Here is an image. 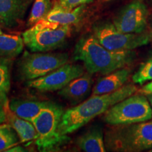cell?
<instances>
[{"instance_id": "obj_5", "label": "cell", "mask_w": 152, "mask_h": 152, "mask_svg": "<svg viewBox=\"0 0 152 152\" xmlns=\"http://www.w3.org/2000/svg\"><path fill=\"white\" fill-rule=\"evenodd\" d=\"M103 119L111 125L141 123L152 119V109L144 94H134L111 106Z\"/></svg>"}, {"instance_id": "obj_12", "label": "cell", "mask_w": 152, "mask_h": 152, "mask_svg": "<svg viewBox=\"0 0 152 152\" xmlns=\"http://www.w3.org/2000/svg\"><path fill=\"white\" fill-rule=\"evenodd\" d=\"M92 75L87 72L76 77L58 91V94L73 105L80 103L87 97L92 89Z\"/></svg>"}, {"instance_id": "obj_21", "label": "cell", "mask_w": 152, "mask_h": 152, "mask_svg": "<svg viewBox=\"0 0 152 152\" xmlns=\"http://www.w3.org/2000/svg\"><path fill=\"white\" fill-rule=\"evenodd\" d=\"M18 135L12 127L0 128V151H6L18 143Z\"/></svg>"}, {"instance_id": "obj_6", "label": "cell", "mask_w": 152, "mask_h": 152, "mask_svg": "<svg viewBox=\"0 0 152 152\" xmlns=\"http://www.w3.org/2000/svg\"><path fill=\"white\" fill-rule=\"evenodd\" d=\"M64 112L61 106L49 102L48 105L32 120L31 122L37 131L35 144L40 151H49L68 138L63 137L58 132Z\"/></svg>"}, {"instance_id": "obj_11", "label": "cell", "mask_w": 152, "mask_h": 152, "mask_svg": "<svg viewBox=\"0 0 152 152\" xmlns=\"http://www.w3.org/2000/svg\"><path fill=\"white\" fill-rule=\"evenodd\" d=\"M33 0H0V26L13 28L20 25Z\"/></svg>"}, {"instance_id": "obj_16", "label": "cell", "mask_w": 152, "mask_h": 152, "mask_svg": "<svg viewBox=\"0 0 152 152\" xmlns=\"http://www.w3.org/2000/svg\"><path fill=\"white\" fill-rule=\"evenodd\" d=\"M84 9L85 5H82L72 10H69L58 3L54 5L45 19L51 22L71 26L77 23L80 20Z\"/></svg>"}, {"instance_id": "obj_8", "label": "cell", "mask_w": 152, "mask_h": 152, "mask_svg": "<svg viewBox=\"0 0 152 152\" xmlns=\"http://www.w3.org/2000/svg\"><path fill=\"white\" fill-rule=\"evenodd\" d=\"M68 61L66 53L26 52L18 64V72L22 80H31L47 75Z\"/></svg>"}, {"instance_id": "obj_15", "label": "cell", "mask_w": 152, "mask_h": 152, "mask_svg": "<svg viewBox=\"0 0 152 152\" xmlns=\"http://www.w3.org/2000/svg\"><path fill=\"white\" fill-rule=\"evenodd\" d=\"M76 144L85 152L106 151L103 131L100 126H92L84 134L80 136Z\"/></svg>"}, {"instance_id": "obj_13", "label": "cell", "mask_w": 152, "mask_h": 152, "mask_svg": "<svg viewBox=\"0 0 152 152\" xmlns=\"http://www.w3.org/2000/svg\"><path fill=\"white\" fill-rule=\"evenodd\" d=\"M130 75V70L127 67L120 68L106 75L98 81L93 88V95L109 94L119 90L124 86Z\"/></svg>"}, {"instance_id": "obj_24", "label": "cell", "mask_w": 152, "mask_h": 152, "mask_svg": "<svg viewBox=\"0 0 152 152\" xmlns=\"http://www.w3.org/2000/svg\"><path fill=\"white\" fill-rule=\"evenodd\" d=\"M137 92L140 94H152V80L150 83H147L145 85H144L143 87L140 89V90H137Z\"/></svg>"}, {"instance_id": "obj_2", "label": "cell", "mask_w": 152, "mask_h": 152, "mask_svg": "<svg viewBox=\"0 0 152 152\" xmlns=\"http://www.w3.org/2000/svg\"><path fill=\"white\" fill-rule=\"evenodd\" d=\"M134 54L132 50H110L94 36L88 35L80 38L76 44L74 59L83 62L88 73L106 75L130 66L135 58Z\"/></svg>"}, {"instance_id": "obj_10", "label": "cell", "mask_w": 152, "mask_h": 152, "mask_svg": "<svg viewBox=\"0 0 152 152\" xmlns=\"http://www.w3.org/2000/svg\"><path fill=\"white\" fill-rule=\"evenodd\" d=\"M147 18L146 5L140 0H134L120 11L113 23L122 33H141L147 26Z\"/></svg>"}, {"instance_id": "obj_27", "label": "cell", "mask_w": 152, "mask_h": 152, "mask_svg": "<svg viewBox=\"0 0 152 152\" xmlns=\"http://www.w3.org/2000/svg\"><path fill=\"white\" fill-rule=\"evenodd\" d=\"M148 100H149L150 105L151 106V109H152V94H149V96H148Z\"/></svg>"}, {"instance_id": "obj_26", "label": "cell", "mask_w": 152, "mask_h": 152, "mask_svg": "<svg viewBox=\"0 0 152 152\" xmlns=\"http://www.w3.org/2000/svg\"><path fill=\"white\" fill-rule=\"evenodd\" d=\"M26 150L24 149L23 148L19 147V146H14V147L10 148L8 150H7L6 151L9 152H20V151H26Z\"/></svg>"}, {"instance_id": "obj_7", "label": "cell", "mask_w": 152, "mask_h": 152, "mask_svg": "<svg viewBox=\"0 0 152 152\" xmlns=\"http://www.w3.org/2000/svg\"><path fill=\"white\" fill-rule=\"evenodd\" d=\"M93 36L101 45L113 51L133 50L147 45L150 41L149 34L125 33L109 22L102 23L93 28Z\"/></svg>"}, {"instance_id": "obj_22", "label": "cell", "mask_w": 152, "mask_h": 152, "mask_svg": "<svg viewBox=\"0 0 152 152\" xmlns=\"http://www.w3.org/2000/svg\"><path fill=\"white\" fill-rule=\"evenodd\" d=\"M132 80L134 84L139 85L152 80V57L142 63L137 71L133 75Z\"/></svg>"}, {"instance_id": "obj_18", "label": "cell", "mask_w": 152, "mask_h": 152, "mask_svg": "<svg viewBox=\"0 0 152 152\" xmlns=\"http://www.w3.org/2000/svg\"><path fill=\"white\" fill-rule=\"evenodd\" d=\"M24 45L23 37L5 34L0 35V58H16L22 52Z\"/></svg>"}, {"instance_id": "obj_19", "label": "cell", "mask_w": 152, "mask_h": 152, "mask_svg": "<svg viewBox=\"0 0 152 152\" xmlns=\"http://www.w3.org/2000/svg\"><path fill=\"white\" fill-rule=\"evenodd\" d=\"M10 64L9 59L0 58V103L5 108L9 104L7 94L11 87Z\"/></svg>"}, {"instance_id": "obj_29", "label": "cell", "mask_w": 152, "mask_h": 152, "mask_svg": "<svg viewBox=\"0 0 152 152\" xmlns=\"http://www.w3.org/2000/svg\"><path fill=\"white\" fill-rule=\"evenodd\" d=\"M151 151V152H152V150H150V151Z\"/></svg>"}, {"instance_id": "obj_9", "label": "cell", "mask_w": 152, "mask_h": 152, "mask_svg": "<svg viewBox=\"0 0 152 152\" xmlns=\"http://www.w3.org/2000/svg\"><path fill=\"white\" fill-rule=\"evenodd\" d=\"M84 73V67L67 63L43 77L28 80L27 85L39 92H54L61 90L70 82Z\"/></svg>"}, {"instance_id": "obj_25", "label": "cell", "mask_w": 152, "mask_h": 152, "mask_svg": "<svg viewBox=\"0 0 152 152\" xmlns=\"http://www.w3.org/2000/svg\"><path fill=\"white\" fill-rule=\"evenodd\" d=\"M7 121V111L4 106L2 104L0 103V125L5 123Z\"/></svg>"}, {"instance_id": "obj_4", "label": "cell", "mask_w": 152, "mask_h": 152, "mask_svg": "<svg viewBox=\"0 0 152 152\" xmlns=\"http://www.w3.org/2000/svg\"><path fill=\"white\" fill-rule=\"evenodd\" d=\"M70 34V26L43 19L26 30L22 37L32 52H46L64 45Z\"/></svg>"}, {"instance_id": "obj_23", "label": "cell", "mask_w": 152, "mask_h": 152, "mask_svg": "<svg viewBox=\"0 0 152 152\" xmlns=\"http://www.w3.org/2000/svg\"><path fill=\"white\" fill-rule=\"evenodd\" d=\"M93 0H60L59 4L64 8L72 10L82 5L92 2Z\"/></svg>"}, {"instance_id": "obj_14", "label": "cell", "mask_w": 152, "mask_h": 152, "mask_svg": "<svg viewBox=\"0 0 152 152\" xmlns=\"http://www.w3.org/2000/svg\"><path fill=\"white\" fill-rule=\"evenodd\" d=\"M49 102L12 99L9 102V107L11 111L18 117L30 121L39 113Z\"/></svg>"}, {"instance_id": "obj_20", "label": "cell", "mask_w": 152, "mask_h": 152, "mask_svg": "<svg viewBox=\"0 0 152 152\" xmlns=\"http://www.w3.org/2000/svg\"><path fill=\"white\" fill-rule=\"evenodd\" d=\"M52 9L51 0H35L28 17L27 26L31 27L39 20L45 19Z\"/></svg>"}, {"instance_id": "obj_28", "label": "cell", "mask_w": 152, "mask_h": 152, "mask_svg": "<svg viewBox=\"0 0 152 152\" xmlns=\"http://www.w3.org/2000/svg\"><path fill=\"white\" fill-rule=\"evenodd\" d=\"M2 34H4L3 32H2V30L0 29V35H2Z\"/></svg>"}, {"instance_id": "obj_1", "label": "cell", "mask_w": 152, "mask_h": 152, "mask_svg": "<svg viewBox=\"0 0 152 152\" xmlns=\"http://www.w3.org/2000/svg\"><path fill=\"white\" fill-rule=\"evenodd\" d=\"M134 85H124L119 90L109 94L92 95L78 105L70 108L64 112L58 132L63 137L75 132L94 119L104 114L114 104L137 92Z\"/></svg>"}, {"instance_id": "obj_3", "label": "cell", "mask_w": 152, "mask_h": 152, "mask_svg": "<svg viewBox=\"0 0 152 152\" xmlns=\"http://www.w3.org/2000/svg\"><path fill=\"white\" fill-rule=\"evenodd\" d=\"M106 134L105 143L110 151L134 152L152 149V120L115 125Z\"/></svg>"}, {"instance_id": "obj_17", "label": "cell", "mask_w": 152, "mask_h": 152, "mask_svg": "<svg viewBox=\"0 0 152 152\" xmlns=\"http://www.w3.org/2000/svg\"><path fill=\"white\" fill-rule=\"evenodd\" d=\"M5 109L7 111V121H9L11 126L18 134L20 142L27 143L35 140L37 131L32 122L18 117L11 111L9 106Z\"/></svg>"}]
</instances>
